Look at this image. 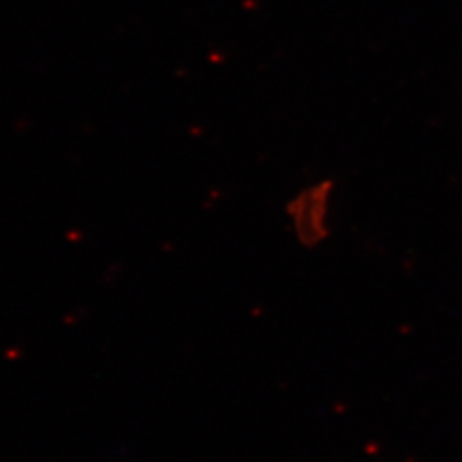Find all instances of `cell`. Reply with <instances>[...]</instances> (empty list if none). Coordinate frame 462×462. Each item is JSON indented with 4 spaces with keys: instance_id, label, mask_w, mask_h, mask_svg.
Listing matches in <instances>:
<instances>
[{
    "instance_id": "obj_1",
    "label": "cell",
    "mask_w": 462,
    "mask_h": 462,
    "mask_svg": "<svg viewBox=\"0 0 462 462\" xmlns=\"http://www.w3.org/2000/svg\"><path fill=\"white\" fill-rule=\"evenodd\" d=\"M330 183H320L301 192L290 204V215L300 242L314 247L328 236V202H329Z\"/></svg>"
}]
</instances>
